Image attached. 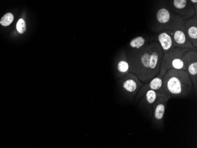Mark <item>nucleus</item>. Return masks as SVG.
<instances>
[{
    "label": "nucleus",
    "instance_id": "1",
    "mask_svg": "<svg viewBox=\"0 0 197 148\" xmlns=\"http://www.w3.org/2000/svg\"><path fill=\"white\" fill-rule=\"evenodd\" d=\"M163 56L158 43L154 42L142 48L129 59L130 73L137 75L142 83H147L159 73Z\"/></svg>",
    "mask_w": 197,
    "mask_h": 148
},
{
    "label": "nucleus",
    "instance_id": "2",
    "mask_svg": "<svg viewBox=\"0 0 197 148\" xmlns=\"http://www.w3.org/2000/svg\"><path fill=\"white\" fill-rule=\"evenodd\" d=\"M193 91V84L186 70L171 69L164 75L162 92L171 98L187 97Z\"/></svg>",
    "mask_w": 197,
    "mask_h": 148
},
{
    "label": "nucleus",
    "instance_id": "3",
    "mask_svg": "<svg viewBox=\"0 0 197 148\" xmlns=\"http://www.w3.org/2000/svg\"><path fill=\"white\" fill-rule=\"evenodd\" d=\"M188 50L175 48L172 51L164 54L160 72L158 75L164 77L166 72L171 69L186 70L185 63L184 59V54Z\"/></svg>",
    "mask_w": 197,
    "mask_h": 148
},
{
    "label": "nucleus",
    "instance_id": "4",
    "mask_svg": "<svg viewBox=\"0 0 197 148\" xmlns=\"http://www.w3.org/2000/svg\"><path fill=\"white\" fill-rule=\"evenodd\" d=\"M119 83L123 96L130 100L135 98L142 86V82L137 75L132 73H129L119 78Z\"/></svg>",
    "mask_w": 197,
    "mask_h": 148
},
{
    "label": "nucleus",
    "instance_id": "5",
    "mask_svg": "<svg viewBox=\"0 0 197 148\" xmlns=\"http://www.w3.org/2000/svg\"><path fill=\"white\" fill-rule=\"evenodd\" d=\"M167 31L171 36L176 48L197 50V48L193 45L188 38L184 30V23L174 26Z\"/></svg>",
    "mask_w": 197,
    "mask_h": 148
},
{
    "label": "nucleus",
    "instance_id": "6",
    "mask_svg": "<svg viewBox=\"0 0 197 148\" xmlns=\"http://www.w3.org/2000/svg\"><path fill=\"white\" fill-rule=\"evenodd\" d=\"M171 99L165 94L161 96L154 103L150 112L153 123L156 126L161 127L164 124V118L168 101Z\"/></svg>",
    "mask_w": 197,
    "mask_h": 148
},
{
    "label": "nucleus",
    "instance_id": "7",
    "mask_svg": "<svg viewBox=\"0 0 197 148\" xmlns=\"http://www.w3.org/2000/svg\"><path fill=\"white\" fill-rule=\"evenodd\" d=\"M186 66V71L189 74L194 86V90L197 92V50H188L184 54Z\"/></svg>",
    "mask_w": 197,
    "mask_h": 148
},
{
    "label": "nucleus",
    "instance_id": "8",
    "mask_svg": "<svg viewBox=\"0 0 197 148\" xmlns=\"http://www.w3.org/2000/svg\"><path fill=\"white\" fill-rule=\"evenodd\" d=\"M156 19L160 24L164 26L166 31L169 30L176 25L184 23L181 17L172 16L171 13L166 8L159 10L156 14Z\"/></svg>",
    "mask_w": 197,
    "mask_h": 148
},
{
    "label": "nucleus",
    "instance_id": "9",
    "mask_svg": "<svg viewBox=\"0 0 197 148\" xmlns=\"http://www.w3.org/2000/svg\"><path fill=\"white\" fill-rule=\"evenodd\" d=\"M163 77H164L158 75L147 82V84H145V85H142L135 97V102H139L143 95L149 90H153L162 92Z\"/></svg>",
    "mask_w": 197,
    "mask_h": 148
},
{
    "label": "nucleus",
    "instance_id": "10",
    "mask_svg": "<svg viewBox=\"0 0 197 148\" xmlns=\"http://www.w3.org/2000/svg\"><path fill=\"white\" fill-rule=\"evenodd\" d=\"M164 93L156 90H148L139 100V104L145 109L150 111L154 103Z\"/></svg>",
    "mask_w": 197,
    "mask_h": 148
},
{
    "label": "nucleus",
    "instance_id": "11",
    "mask_svg": "<svg viewBox=\"0 0 197 148\" xmlns=\"http://www.w3.org/2000/svg\"><path fill=\"white\" fill-rule=\"evenodd\" d=\"M184 27L188 39L193 45L197 47V17L188 20L184 22Z\"/></svg>",
    "mask_w": 197,
    "mask_h": 148
},
{
    "label": "nucleus",
    "instance_id": "12",
    "mask_svg": "<svg viewBox=\"0 0 197 148\" xmlns=\"http://www.w3.org/2000/svg\"><path fill=\"white\" fill-rule=\"evenodd\" d=\"M158 39L159 44L163 51L164 54L176 48L172 37L167 31L161 32L158 35Z\"/></svg>",
    "mask_w": 197,
    "mask_h": 148
},
{
    "label": "nucleus",
    "instance_id": "13",
    "mask_svg": "<svg viewBox=\"0 0 197 148\" xmlns=\"http://www.w3.org/2000/svg\"><path fill=\"white\" fill-rule=\"evenodd\" d=\"M116 71L118 78H121L125 75L130 73L129 60L127 59L124 54L122 56V58L118 60L116 65Z\"/></svg>",
    "mask_w": 197,
    "mask_h": 148
},
{
    "label": "nucleus",
    "instance_id": "14",
    "mask_svg": "<svg viewBox=\"0 0 197 148\" xmlns=\"http://www.w3.org/2000/svg\"><path fill=\"white\" fill-rule=\"evenodd\" d=\"M145 43V39L141 36L133 38L130 42V46L132 48L139 49L144 47Z\"/></svg>",
    "mask_w": 197,
    "mask_h": 148
},
{
    "label": "nucleus",
    "instance_id": "15",
    "mask_svg": "<svg viewBox=\"0 0 197 148\" xmlns=\"http://www.w3.org/2000/svg\"><path fill=\"white\" fill-rule=\"evenodd\" d=\"M14 20V16L11 13H7L4 15L0 21V24L3 26H8Z\"/></svg>",
    "mask_w": 197,
    "mask_h": 148
},
{
    "label": "nucleus",
    "instance_id": "16",
    "mask_svg": "<svg viewBox=\"0 0 197 148\" xmlns=\"http://www.w3.org/2000/svg\"><path fill=\"white\" fill-rule=\"evenodd\" d=\"M187 5V0H173V5L178 10L184 9Z\"/></svg>",
    "mask_w": 197,
    "mask_h": 148
},
{
    "label": "nucleus",
    "instance_id": "17",
    "mask_svg": "<svg viewBox=\"0 0 197 148\" xmlns=\"http://www.w3.org/2000/svg\"><path fill=\"white\" fill-rule=\"evenodd\" d=\"M17 29L19 33L23 34L25 31L26 30V26H25V23L23 19H20L17 24Z\"/></svg>",
    "mask_w": 197,
    "mask_h": 148
},
{
    "label": "nucleus",
    "instance_id": "18",
    "mask_svg": "<svg viewBox=\"0 0 197 148\" xmlns=\"http://www.w3.org/2000/svg\"><path fill=\"white\" fill-rule=\"evenodd\" d=\"M192 1L193 3H194V4H197V0H191Z\"/></svg>",
    "mask_w": 197,
    "mask_h": 148
}]
</instances>
